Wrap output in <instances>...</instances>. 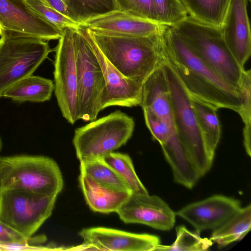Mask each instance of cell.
Segmentation results:
<instances>
[{
  "label": "cell",
  "instance_id": "obj_33",
  "mask_svg": "<svg viewBox=\"0 0 251 251\" xmlns=\"http://www.w3.org/2000/svg\"><path fill=\"white\" fill-rule=\"evenodd\" d=\"M46 241L45 236L25 237L0 220V245L24 243L37 245Z\"/></svg>",
  "mask_w": 251,
  "mask_h": 251
},
{
  "label": "cell",
  "instance_id": "obj_20",
  "mask_svg": "<svg viewBox=\"0 0 251 251\" xmlns=\"http://www.w3.org/2000/svg\"><path fill=\"white\" fill-rule=\"evenodd\" d=\"M54 89L51 79L32 75L10 86L2 97L19 102H44L50 100Z\"/></svg>",
  "mask_w": 251,
  "mask_h": 251
},
{
  "label": "cell",
  "instance_id": "obj_26",
  "mask_svg": "<svg viewBox=\"0 0 251 251\" xmlns=\"http://www.w3.org/2000/svg\"><path fill=\"white\" fill-rule=\"evenodd\" d=\"M102 159L117 172L132 194H149L137 175L132 161L128 155L112 152Z\"/></svg>",
  "mask_w": 251,
  "mask_h": 251
},
{
  "label": "cell",
  "instance_id": "obj_23",
  "mask_svg": "<svg viewBox=\"0 0 251 251\" xmlns=\"http://www.w3.org/2000/svg\"><path fill=\"white\" fill-rule=\"evenodd\" d=\"M251 228V205L240 207L213 231L209 238L220 247L241 240Z\"/></svg>",
  "mask_w": 251,
  "mask_h": 251
},
{
  "label": "cell",
  "instance_id": "obj_3",
  "mask_svg": "<svg viewBox=\"0 0 251 251\" xmlns=\"http://www.w3.org/2000/svg\"><path fill=\"white\" fill-rule=\"evenodd\" d=\"M172 27L206 65L226 83L240 90L245 69L234 58L220 29L199 23L189 16Z\"/></svg>",
  "mask_w": 251,
  "mask_h": 251
},
{
  "label": "cell",
  "instance_id": "obj_31",
  "mask_svg": "<svg viewBox=\"0 0 251 251\" xmlns=\"http://www.w3.org/2000/svg\"><path fill=\"white\" fill-rule=\"evenodd\" d=\"M27 4L47 21L64 29L76 28L79 25L45 4L42 0H25Z\"/></svg>",
  "mask_w": 251,
  "mask_h": 251
},
{
  "label": "cell",
  "instance_id": "obj_13",
  "mask_svg": "<svg viewBox=\"0 0 251 251\" xmlns=\"http://www.w3.org/2000/svg\"><path fill=\"white\" fill-rule=\"evenodd\" d=\"M84 27L86 36L98 59L105 80L101 110L111 106L132 107L140 105L143 83L123 75L103 55L88 29Z\"/></svg>",
  "mask_w": 251,
  "mask_h": 251
},
{
  "label": "cell",
  "instance_id": "obj_21",
  "mask_svg": "<svg viewBox=\"0 0 251 251\" xmlns=\"http://www.w3.org/2000/svg\"><path fill=\"white\" fill-rule=\"evenodd\" d=\"M190 98L206 150L213 159L221 135L218 109L195 98Z\"/></svg>",
  "mask_w": 251,
  "mask_h": 251
},
{
  "label": "cell",
  "instance_id": "obj_17",
  "mask_svg": "<svg viewBox=\"0 0 251 251\" xmlns=\"http://www.w3.org/2000/svg\"><path fill=\"white\" fill-rule=\"evenodd\" d=\"M81 26L102 34L135 37L152 36L166 26L120 10L91 19Z\"/></svg>",
  "mask_w": 251,
  "mask_h": 251
},
{
  "label": "cell",
  "instance_id": "obj_11",
  "mask_svg": "<svg viewBox=\"0 0 251 251\" xmlns=\"http://www.w3.org/2000/svg\"><path fill=\"white\" fill-rule=\"evenodd\" d=\"M28 34L45 41L59 39L62 29L47 21L25 0H0V31Z\"/></svg>",
  "mask_w": 251,
  "mask_h": 251
},
{
  "label": "cell",
  "instance_id": "obj_25",
  "mask_svg": "<svg viewBox=\"0 0 251 251\" xmlns=\"http://www.w3.org/2000/svg\"><path fill=\"white\" fill-rule=\"evenodd\" d=\"M80 171L102 185L131 193L120 176L102 158L80 162Z\"/></svg>",
  "mask_w": 251,
  "mask_h": 251
},
{
  "label": "cell",
  "instance_id": "obj_8",
  "mask_svg": "<svg viewBox=\"0 0 251 251\" xmlns=\"http://www.w3.org/2000/svg\"><path fill=\"white\" fill-rule=\"evenodd\" d=\"M73 39L77 77L78 119H97L101 110L105 80L98 59L86 36L85 27L74 29Z\"/></svg>",
  "mask_w": 251,
  "mask_h": 251
},
{
  "label": "cell",
  "instance_id": "obj_19",
  "mask_svg": "<svg viewBox=\"0 0 251 251\" xmlns=\"http://www.w3.org/2000/svg\"><path fill=\"white\" fill-rule=\"evenodd\" d=\"M78 179L86 202L94 212H116L131 194L102 185L82 173Z\"/></svg>",
  "mask_w": 251,
  "mask_h": 251
},
{
  "label": "cell",
  "instance_id": "obj_24",
  "mask_svg": "<svg viewBox=\"0 0 251 251\" xmlns=\"http://www.w3.org/2000/svg\"><path fill=\"white\" fill-rule=\"evenodd\" d=\"M68 17L81 25L86 22L111 12L119 10L115 0H62Z\"/></svg>",
  "mask_w": 251,
  "mask_h": 251
},
{
  "label": "cell",
  "instance_id": "obj_16",
  "mask_svg": "<svg viewBox=\"0 0 251 251\" xmlns=\"http://www.w3.org/2000/svg\"><path fill=\"white\" fill-rule=\"evenodd\" d=\"M240 207L238 200L216 195L190 203L175 213L189 223L200 234L204 230L217 228Z\"/></svg>",
  "mask_w": 251,
  "mask_h": 251
},
{
  "label": "cell",
  "instance_id": "obj_5",
  "mask_svg": "<svg viewBox=\"0 0 251 251\" xmlns=\"http://www.w3.org/2000/svg\"><path fill=\"white\" fill-rule=\"evenodd\" d=\"M0 98L21 79L33 75L51 51L46 41L16 31H0Z\"/></svg>",
  "mask_w": 251,
  "mask_h": 251
},
{
  "label": "cell",
  "instance_id": "obj_2",
  "mask_svg": "<svg viewBox=\"0 0 251 251\" xmlns=\"http://www.w3.org/2000/svg\"><path fill=\"white\" fill-rule=\"evenodd\" d=\"M88 29L103 55L126 78L143 83L161 63L157 33L147 37L125 36Z\"/></svg>",
  "mask_w": 251,
  "mask_h": 251
},
{
  "label": "cell",
  "instance_id": "obj_18",
  "mask_svg": "<svg viewBox=\"0 0 251 251\" xmlns=\"http://www.w3.org/2000/svg\"><path fill=\"white\" fill-rule=\"evenodd\" d=\"M140 106L160 117L176 130L170 90L161 61L143 83Z\"/></svg>",
  "mask_w": 251,
  "mask_h": 251
},
{
  "label": "cell",
  "instance_id": "obj_15",
  "mask_svg": "<svg viewBox=\"0 0 251 251\" xmlns=\"http://www.w3.org/2000/svg\"><path fill=\"white\" fill-rule=\"evenodd\" d=\"M248 3V0H230L220 29L228 50L243 69L251 54V32Z\"/></svg>",
  "mask_w": 251,
  "mask_h": 251
},
{
  "label": "cell",
  "instance_id": "obj_28",
  "mask_svg": "<svg viewBox=\"0 0 251 251\" xmlns=\"http://www.w3.org/2000/svg\"><path fill=\"white\" fill-rule=\"evenodd\" d=\"M156 22L174 27L188 16L180 0H151Z\"/></svg>",
  "mask_w": 251,
  "mask_h": 251
},
{
  "label": "cell",
  "instance_id": "obj_7",
  "mask_svg": "<svg viewBox=\"0 0 251 251\" xmlns=\"http://www.w3.org/2000/svg\"><path fill=\"white\" fill-rule=\"evenodd\" d=\"M134 119L117 110L75 130L73 143L80 162L102 158L131 137Z\"/></svg>",
  "mask_w": 251,
  "mask_h": 251
},
{
  "label": "cell",
  "instance_id": "obj_29",
  "mask_svg": "<svg viewBox=\"0 0 251 251\" xmlns=\"http://www.w3.org/2000/svg\"><path fill=\"white\" fill-rule=\"evenodd\" d=\"M251 70H244L243 72L240 91L242 98V107L240 115L244 123L243 128L244 145L247 153H250L251 131Z\"/></svg>",
  "mask_w": 251,
  "mask_h": 251
},
{
  "label": "cell",
  "instance_id": "obj_32",
  "mask_svg": "<svg viewBox=\"0 0 251 251\" xmlns=\"http://www.w3.org/2000/svg\"><path fill=\"white\" fill-rule=\"evenodd\" d=\"M115 0L119 10L157 23L151 0Z\"/></svg>",
  "mask_w": 251,
  "mask_h": 251
},
{
  "label": "cell",
  "instance_id": "obj_1",
  "mask_svg": "<svg viewBox=\"0 0 251 251\" xmlns=\"http://www.w3.org/2000/svg\"><path fill=\"white\" fill-rule=\"evenodd\" d=\"M156 40L160 54L190 97L217 109L226 108L240 113V90L226 83L206 65L172 27L166 26L156 34Z\"/></svg>",
  "mask_w": 251,
  "mask_h": 251
},
{
  "label": "cell",
  "instance_id": "obj_12",
  "mask_svg": "<svg viewBox=\"0 0 251 251\" xmlns=\"http://www.w3.org/2000/svg\"><path fill=\"white\" fill-rule=\"evenodd\" d=\"M116 213L127 224H140L160 230L174 226L176 213L161 198L156 195L131 194Z\"/></svg>",
  "mask_w": 251,
  "mask_h": 251
},
{
  "label": "cell",
  "instance_id": "obj_34",
  "mask_svg": "<svg viewBox=\"0 0 251 251\" xmlns=\"http://www.w3.org/2000/svg\"><path fill=\"white\" fill-rule=\"evenodd\" d=\"M52 247H44L29 244L15 243L0 245V251H48L56 250Z\"/></svg>",
  "mask_w": 251,
  "mask_h": 251
},
{
  "label": "cell",
  "instance_id": "obj_36",
  "mask_svg": "<svg viewBox=\"0 0 251 251\" xmlns=\"http://www.w3.org/2000/svg\"><path fill=\"white\" fill-rule=\"evenodd\" d=\"M2 140H1V137L0 136V152L2 149Z\"/></svg>",
  "mask_w": 251,
  "mask_h": 251
},
{
  "label": "cell",
  "instance_id": "obj_35",
  "mask_svg": "<svg viewBox=\"0 0 251 251\" xmlns=\"http://www.w3.org/2000/svg\"><path fill=\"white\" fill-rule=\"evenodd\" d=\"M42 0L49 6L55 10L65 16L69 18L67 6L62 0Z\"/></svg>",
  "mask_w": 251,
  "mask_h": 251
},
{
  "label": "cell",
  "instance_id": "obj_14",
  "mask_svg": "<svg viewBox=\"0 0 251 251\" xmlns=\"http://www.w3.org/2000/svg\"><path fill=\"white\" fill-rule=\"evenodd\" d=\"M84 244L94 250L117 251H156L159 238L147 233H134L118 229L94 227L79 233Z\"/></svg>",
  "mask_w": 251,
  "mask_h": 251
},
{
  "label": "cell",
  "instance_id": "obj_27",
  "mask_svg": "<svg viewBox=\"0 0 251 251\" xmlns=\"http://www.w3.org/2000/svg\"><path fill=\"white\" fill-rule=\"evenodd\" d=\"M207 238H202L200 234L193 232L184 226L176 228V238L171 245H159L156 251H205L213 244Z\"/></svg>",
  "mask_w": 251,
  "mask_h": 251
},
{
  "label": "cell",
  "instance_id": "obj_10",
  "mask_svg": "<svg viewBox=\"0 0 251 251\" xmlns=\"http://www.w3.org/2000/svg\"><path fill=\"white\" fill-rule=\"evenodd\" d=\"M74 28L63 29L55 48L54 94L63 117L73 125L79 120L77 77L73 39Z\"/></svg>",
  "mask_w": 251,
  "mask_h": 251
},
{
  "label": "cell",
  "instance_id": "obj_30",
  "mask_svg": "<svg viewBox=\"0 0 251 251\" xmlns=\"http://www.w3.org/2000/svg\"><path fill=\"white\" fill-rule=\"evenodd\" d=\"M146 125L152 137L160 145L177 137L176 130L164 120L147 109H143Z\"/></svg>",
  "mask_w": 251,
  "mask_h": 251
},
{
  "label": "cell",
  "instance_id": "obj_4",
  "mask_svg": "<svg viewBox=\"0 0 251 251\" xmlns=\"http://www.w3.org/2000/svg\"><path fill=\"white\" fill-rule=\"evenodd\" d=\"M63 186L60 168L51 158L25 154L0 156V192L22 190L57 196Z\"/></svg>",
  "mask_w": 251,
  "mask_h": 251
},
{
  "label": "cell",
  "instance_id": "obj_6",
  "mask_svg": "<svg viewBox=\"0 0 251 251\" xmlns=\"http://www.w3.org/2000/svg\"><path fill=\"white\" fill-rule=\"evenodd\" d=\"M160 54L169 85L177 136L201 176L211 169L209 155L193 109L191 98L170 65Z\"/></svg>",
  "mask_w": 251,
  "mask_h": 251
},
{
  "label": "cell",
  "instance_id": "obj_9",
  "mask_svg": "<svg viewBox=\"0 0 251 251\" xmlns=\"http://www.w3.org/2000/svg\"><path fill=\"white\" fill-rule=\"evenodd\" d=\"M57 196L22 190L0 192V220L31 237L51 216Z\"/></svg>",
  "mask_w": 251,
  "mask_h": 251
},
{
  "label": "cell",
  "instance_id": "obj_22",
  "mask_svg": "<svg viewBox=\"0 0 251 251\" xmlns=\"http://www.w3.org/2000/svg\"><path fill=\"white\" fill-rule=\"evenodd\" d=\"M188 16L201 24L220 29L230 0H180Z\"/></svg>",
  "mask_w": 251,
  "mask_h": 251
}]
</instances>
